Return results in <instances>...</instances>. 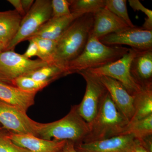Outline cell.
Returning a JSON list of instances; mask_svg holds the SVG:
<instances>
[{
	"label": "cell",
	"mask_w": 152,
	"mask_h": 152,
	"mask_svg": "<svg viewBox=\"0 0 152 152\" xmlns=\"http://www.w3.org/2000/svg\"><path fill=\"white\" fill-rule=\"evenodd\" d=\"M94 15L87 13L79 17L64 32L57 41L52 64L66 72L69 63L82 53L92 29Z\"/></svg>",
	"instance_id": "cell-1"
},
{
	"label": "cell",
	"mask_w": 152,
	"mask_h": 152,
	"mask_svg": "<svg viewBox=\"0 0 152 152\" xmlns=\"http://www.w3.org/2000/svg\"><path fill=\"white\" fill-rule=\"evenodd\" d=\"M129 50L122 46L107 45L91 33L82 53L67 66L66 75L107 65L119 59Z\"/></svg>",
	"instance_id": "cell-2"
},
{
	"label": "cell",
	"mask_w": 152,
	"mask_h": 152,
	"mask_svg": "<svg viewBox=\"0 0 152 152\" xmlns=\"http://www.w3.org/2000/svg\"><path fill=\"white\" fill-rule=\"evenodd\" d=\"M89 132L83 142L97 141L123 135L129 124L107 91L96 116L88 123Z\"/></svg>",
	"instance_id": "cell-3"
},
{
	"label": "cell",
	"mask_w": 152,
	"mask_h": 152,
	"mask_svg": "<svg viewBox=\"0 0 152 152\" xmlns=\"http://www.w3.org/2000/svg\"><path fill=\"white\" fill-rule=\"evenodd\" d=\"M88 132V124L80 115L75 105L61 119L39 123L38 137L47 140L70 141L75 145L83 142Z\"/></svg>",
	"instance_id": "cell-4"
},
{
	"label": "cell",
	"mask_w": 152,
	"mask_h": 152,
	"mask_svg": "<svg viewBox=\"0 0 152 152\" xmlns=\"http://www.w3.org/2000/svg\"><path fill=\"white\" fill-rule=\"evenodd\" d=\"M52 14L51 1L36 0L23 18L16 35L5 50H14L18 44L27 40L52 18Z\"/></svg>",
	"instance_id": "cell-5"
},
{
	"label": "cell",
	"mask_w": 152,
	"mask_h": 152,
	"mask_svg": "<svg viewBox=\"0 0 152 152\" xmlns=\"http://www.w3.org/2000/svg\"><path fill=\"white\" fill-rule=\"evenodd\" d=\"M48 64L39 59L27 58L14 50L3 51L0 53V82L12 85L17 78Z\"/></svg>",
	"instance_id": "cell-6"
},
{
	"label": "cell",
	"mask_w": 152,
	"mask_h": 152,
	"mask_svg": "<svg viewBox=\"0 0 152 152\" xmlns=\"http://www.w3.org/2000/svg\"><path fill=\"white\" fill-rule=\"evenodd\" d=\"M138 51L130 48L129 52L119 59L104 66L87 71L96 75L107 76L117 80L128 92L134 96L142 88L136 82L130 71L131 63Z\"/></svg>",
	"instance_id": "cell-7"
},
{
	"label": "cell",
	"mask_w": 152,
	"mask_h": 152,
	"mask_svg": "<svg viewBox=\"0 0 152 152\" xmlns=\"http://www.w3.org/2000/svg\"><path fill=\"white\" fill-rule=\"evenodd\" d=\"M77 73L84 78L86 83L84 96L80 103L77 105V110L82 118L89 123L97 114L107 91L96 75L87 70Z\"/></svg>",
	"instance_id": "cell-8"
},
{
	"label": "cell",
	"mask_w": 152,
	"mask_h": 152,
	"mask_svg": "<svg viewBox=\"0 0 152 152\" xmlns=\"http://www.w3.org/2000/svg\"><path fill=\"white\" fill-rule=\"evenodd\" d=\"M99 40L107 45H126L138 50H152V31L142 27H128L100 38Z\"/></svg>",
	"instance_id": "cell-9"
},
{
	"label": "cell",
	"mask_w": 152,
	"mask_h": 152,
	"mask_svg": "<svg viewBox=\"0 0 152 152\" xmlns=\"http://www.w3.org/2000/svg\"><path fill=\"white\" fill-rule=\"evenodd\" d=\"M0 124L9 132L38 137L39 123L30 118L26 112L1 101H0Z\"/></svg>",
	"instance_id": "cell-10"
},
{
	"label": "cell",
	"mask_w": 152,
	"mask_h": 152,
	"mask_svg": "<svg viewBox=\"0 0 152 152\" xmlns=\"http://www.w3.org/2000/svg\"><path fill=\"white\" fill-rule=\"evenodd\" d=\"M96 76L105 87L121 113L129 122L134 113V96L117 80L107 76Z\"/></svg>",
	"instance_id": "cell-11"
},
{
	"label": "cell",
	"mask_w": 152,
	"mask_h": 152,
	"mask_svg": "<svg viewBox=\"0 0 152 152\" xmlns=\"http://www.w3.org/2000/svg\"><path fill=\"white\" fill-rule=\"evenodd\" d=\"M135 138L131 134L121 135L110 138L75 145L77 152H123L134 145Z\"/></svg>",
	"instance_id": "cell-12"
},
{
	"label": "cell",
	"mask_w": 152,
	"mask_h": 152,
	"mask_svg": "<svg viewBox=\"0 0 152 152\" xmlns=\"http://www.w3.org/2000/svg\"><path fill=\"white\" fill-rule=\"evenodd\" d=\"M7 136L17 145L31 152H63L66 140H47L30 134L8 131Z\"/></svg>",
	"instance_id": "cell-13"
},
{
	"label": "cell",
	"mask_w": 152,
	"mask_h": 152,
	"mask_svg": "<svg viewBox=\"0 0 152 152\" xmlns=\"http://www.w3.org/2000/svg\"><path fill=\"white\" fill-rule=\"evenodd\" d=\"M94 24L91 34L98 39L129 27L106 7L94 13Z\"/></svg>",
	"instance_id": "cell-14"
},
{
	"label": "cell",
	"mask_w": 152,
	"mask_h": 152,
	"mask_svg": "<svg viewBox=\"0 0 152 152\" xmlns=\"http://www.w3.org/2000/svg\"><path fill=\"white\" fill-rule=\"evenodd\" d=\"M37 94L26 91L12 85L0 82V101L26 113L34 104Z\"/></svg>",
	"instance_id": "cell-15"
},
{
	"label": "cell",
	"mask_w": 152,
	"mask_h": 152,
	"mask_svg": "<svg viewBox=\"0 0 152 152\" xmlns=\"http://www.w3.org/2000/svg\"><path fill=\"white\" fill-rule=\"evenodd\" d=\"M130 71L141 86H152V50H139L131 63Z\"/></svg>",
	"instance_id": "cell-16"
},
{
	"label": "cell",
	"mask_w": 152,
	"mask_h": 152,
	"mask_svg": "<svg viewBox=\"0 0 152 152\" xmlns=\"http://www.w3.org/2000/svg\"><path fill=\"white\" fill-rule=\"evenodd\" d=\"M83 15L80 13H72L67 16L51 18L29 39L39 37L57 41L71 24Z\"/></svg>",
	"instance_id": "cell-17"
},
{
	"label": "cell",
	"mask_w": 152,
	"mask_h": 152,
	"mask_svg": "<svg viewBox=\"0 0 152 152\" xmlns=\"http://www.w3.org/2000/svg\"><path fill=\"white\" fill-rule=\"evenodd\" d=\"M22 19L15 10L0 12V43L5 50L16 35Z\"/></svg>",
	"instance_id": "cell-18"
},
{
	"label": "cell",
	"mask_w": 152,
	"mask_h": 152,
	"mask_svg": "<svg viewBox=\"0 0 152 152\" xmlns=\"http://www.w3.org/2000/svg\"><path fill=\"white\" fill-rule=\"evenodd\" d=\"M134 113L129 122L142 119L152 115V86L143 87L134 96Z\"/></svg>",
	"instance_id": "cell-19"
},
{
	"label": "cell",
	"mask_w": 152,
	"mask_h": 152,
	"mask_svg": "<svg viewBox=\"0 0 152 152\" xmlns=\"http://www.w3.org/2000/svg\"><path fill=\"white\" fill-rule=\"evenodd\" d=\"M131 134L139 141L152 135V115L142 119L129 123L123 135Z\"/></svg>",
	"instance_id": "cell-20"
},
{
	"label": "cell",
	"mask_w": 152,
	"mask_h": 152,
	"mask_svg": "<svg viewBox=\"0 0 152 152\" xmlns=\"http://www.w3.org/2000/svg\"><path fill=\"white\" fill-rule=\"evenodd\" d=\"M25 76L38 81L49 82L51 83L55 80L66 76V74L65 71L61 68L53 64H50L39 68Z\"/></svg>",
	"instance_id": "cell-21"
},
{
	"label": "cell",
	"mask_w": 152,
	"mask_h": 152,
	"mask_svg": "<svg viewBox=\"0 0 152 152\" xmlns=\"http://www.w3.org/2000/svg\"><path fill=\"white\" fill-rule=\"evenodd\" d=\"M71 13H95L105 7L106 0H70Z\"/></svg>",
	"instance_id": "cell-22"
},
{
	"label": "cell",
	"mask_w": 152,
	"mask_h": 152,
	"mask_svg": "<svg viewBox=\"0 0 152 152\" xmlns=\"http://www.w3.org/2000/svg\"><path fill=\"white\" fill-rule=\"evenodd\" d=\"M30 39H34L39 49L37 57H39V59L48 63V64H52L53 56L56 46L57 41L39 37Z\"/></svg>",
	"instance_id": "cell-23"
},
{
	"label": "cell",
	"mask_w": 152,
	"mask_h": 152,
	"mask_svg": "<svg viewBox=\"0 0 152 152\" xmlns=\"http://www.w3.org/2000/svg\"><path fill=\"white\" fill-rule=\"evenodd\" d=\"M126 0H106L105 7L108 10L122 20L130 27H134L129 14Z\"/></svg>",
	"instance_id": "cell-24"
},
{
	"label": "cell",
	"mask_w": 152,
	"mask_h": 152,
	"mask_svg": "<svg viewBox=\"0 0 152 152\" xmlns=\"http://www.w3.org/2000/svg\"><path fill=\"white\" fill-rule=\"evenodd\" d=\"M50 83L35 80L26 76H23L15 79L12 85L26 91L37 93Z\"/></svg>",
	"instance_id": "cell-25"
},
{
	"label": "cell",
	"mask_w": 152,
	"mask_h": 152,
	"mask_svg": "<svg viewBox=\"0 0 152 152\" xmlns=\"http://www.w3.org/2000/svg\"><path fill=\"white\" fill-rule=\"evenodd\" d=\"M52 18H59L69 15L70 3L67 0H52Z\"/></svg>",
	"instance_id": "cell-26"
},
{
	"label": "cell",
	"mask_w": 152,
	"mask_h": 152,
	"mask_svg": "<svg viewBox=\"0 0 152 152\" xmlns=\"http://www.w3.org/2000/svg\"><path fill=\"white\" fill-rule=\"evenodd\" d=\"M7 132L0 133V152H31L14 143L7 136Z\"/></svg>",
	"instance_id": "cell-27"
},
{
	"label": "cell",
	"mask_w": 152,
	"mask_h": 152,
	"mask_svg": "<svg viewBox=\"0 0 152 152\" xmlns=\"http://www.w3.org/2000/svg\"><path fill=\"white\" fill-rule=\"evenodd\" d=\"M129 4L134 11H141L145 14L147 18L142 26L145 29L152 31V11L144 7L138 0H129Z\"/></svg>",
	"instance_id": "cell-28"
},
{
	"label": "cell",
	"mask_w": 152,
	"mask_h": 152,
	"mask_svg": "<svg viewBox=\"0 0 152 152\" xmlns=\"http://www.w3.org/2000/svg\"><path fill=\"white\" fill-rule=\"evenodd\" d=\"M28 41L29 42V45L23 55L26 58L29 59L33 57L38 56L39 49L36 41L33 39H29Z\"/></svg>",
	"instance_id": "cell-29"
},
{
	"label": "cell",
	"mask_w": 152,
	"mask_h": 152,
	"mask_svg": "<svg viewBox=\"0 0 152 152\" xmlns=\"http://www.w3.org/2000/svg\"><path fill=\"white\" fill-rule=\"evenodd\" d=\"M8 1L13 6L15 9V10L23 18L25 16L26 14L23 9L21 0H8Z\"/></svg>",
	"instance_id": "cell-30"
},
{
	"label": "cell",
	"mask_w": 152,
	"mask_h": 152,
	"mask_svg": "<svg viewBox=\"0 0 152 152\" xmlns=\"http://www.w3.org/2000/svg\"><path fill=\"white\" fill-rule=\"evenodd\" d=\"M23 9L26 14L30 10L34 2V0H21Z\"/></svg>",
	"instance_id": "cell-31"
},
{
	"label": "cell",
	"mask_w": 152,
	"mask_h": 152,
	"mask_svg": "<svg viewBox=\"0 0 152 152\" xmlns=\"http://www.w3.org/2000/svg\"><path fill=\"white\" fill-rule=\"evenodd\" d=\"M63 152H77L75 148V144L70 141H67L64 147Z\"/></svg>",
	"instance_id": "cell-32"
},
{
	"label": "cell",
	"mask_w": 152,
	"mask_h": 152,
	"mask_svg": "<svg viewBox=\"0 0 152 152\" xmlns=\"http://www.w3.org/2000/svg\"><path fill=\"white\" fill-rule=\"evenodd\" d=\"M134 147L135 152H149L141 145L140 142L136 139L135 140Z\"/></svg>",
	"instance_id": "cell-33"
},
{
	"label": "cell",
	"mask_w": 152,
	"mask_h": 152,
	"mask_svg": "<svg viewBox=\"0 0 152 152\" xmlns=\"http://www.w3.org/2000/svg\"><path fill=\"white\" fill-rule=\"evenodd\" d=\"M134 145L132 147H131V148H129L128 149L123 152H135V151L134 149Z\"/></svg>",
	"instance_id": "cell-34"
},
{
	"label": "cell",
	"mask_w": 152,
	"mask_h": 152,
	"mask_svg": "<svg viewBox=\"0 0 152 152\" xmlns=\"http://www.w3.org/2000/svg\"><path fill=\"white\" fill-rule=\"evenodd\" d=\"M4 50H5L4 47V46L2 44L0 43V53Z\"/></svg>",
	"instance_id": "cell-35"
},
{
	"label": "cell",
	"mask_w": 152,
	"mask_h": 152,
	"mask_svg": "<svg viewBox=\"0 0 152 152\" xmlns=\"http://www.w3.org/2000/svg\"><path fill=\"white\" fill-rule=\"evenodd\" d=\"M5 129L0 124V133L3 132L4 131Z\"/></svg>",
	"instance_id": "cell-36"
}]
</instances>
